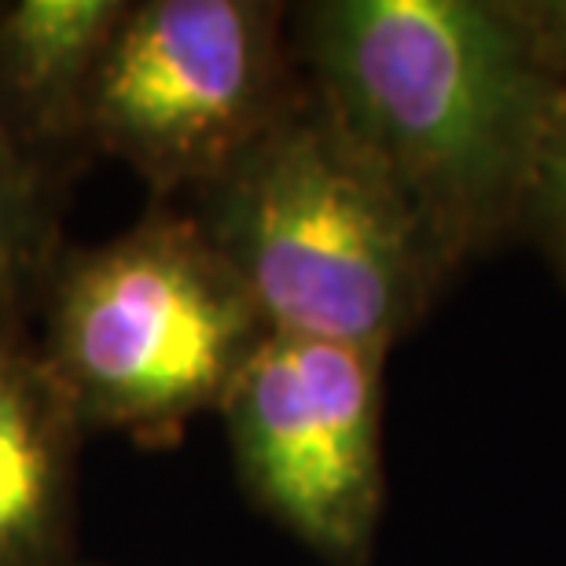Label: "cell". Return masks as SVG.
Masks as SVG:
<instances>
[{"label":"cell","instance_id":"obj_2","mask_svg":"<svg viewBox=\"0 0 566 566\" xmlns=\"http://www.w3.org/2000/svg\"><path fill=\"white\" fill-rule=\"evenodd\" d=\"M191 213L273 335L390 354L457 273L313 93L196 191Z\"/></svg>","mask_w":566,"mask_h":566},{"label":"cell","instance_id":"obj_8","mask_svg":"<svg viewBox=\"0 0 566 566\" xmlns=\"http://www.w3.org/2000/svg\"><path fill=\"white\" fill-rule=\"evenodd\" d=\"M44 169L0 118V316L22 321L52 273V221Z\"/></svg>","mask_w":566,"mask_h":566},{"label":"cell","instance_id":"obj_10","mask_svg":"<svg viewBox=\"0 0 566 566\" xmlns=\"http://www.w3.org/2000/svg\"><path fill=\"white\" fill-rule=\"evenodd\" d=\"M518 11L534 33L541 55L566 88V0H518Z\"/></svg>","mask_w":566,"mask_h":566},{"label":"cell","instance_id":"obj_5","mask_svg":"<svg viewBox=\"0 0 566 566\" xmlns=\"http://www.w3.org/2000/svg\"><path fill=\"white\" fill-rule=\"evenodd\" d=\"M387 357L269 335L221 405L247 496L332 566H368L376 548Z\"/></svg>","mask_w":566,"mask_h":566},{"label":"cell","instance_id":"obj_9","mask_svg":"<svg viewBox=\"0 0 566 566\" xmlns=\"http://www.w3.org/2000/svg\"><path fill=\"white\" fill-rule=\"evenodd\" d=\"M526 229L541 235V243L548 247V254L566 273V93L556 111V122H552L545 155H541L537 185L526 210Z\"/></svg>","mask_w":566,"mask_h":566},{"label":"cell","instance_id":"obj_6","mask_svg":"<svg viewBox=\"0 0 566 566\" xmlns=\"http://www.w3.org/2000/svg\"><path fill=\"white\" fill-rule=\"evenodd\" d=\"M82 438L38 338L0 316V566H71Z\"/></svg>","mask_w":566,"mask_h":566},{"label":"cell","instance_id":"obj_7","mask_svg":"<svg viewBox=\"0 0 566 566\" xmlns=\"http://www.w3.org/2000/svg\"><path fill=\"white\" fill-rule=\"evenodd\" d=\"M129 0L0 4V118L41 169L85 147V111Z\"/></svg>","mask_w":566,"mask_h":566},{"label":"cell","instance_id":"obj_3","mask_svg":"<svg viewBox=\"0 0 566 566\" xmlns=\"http://www.w3.org/2000/svg\"><path fill=\"white\" fill-rule=\"evenodd\" d=\"M269 335L196 213L158 207L52 265L38 349L85 434L158 449L177 446L196 416L221 412Z\"/></svg>","mask_w":566,"mask_h":566},{"label":"cell","instance_id":"obj_4","mask_svg":"<svg viewBox=\"0 0 566 566\" xmlns=\"http://www.w3.org/2000/svg\"><path fill=\"white\" fill-rule=\"evenodd\" d=\"M310 85L273 0H129L85 111V147L155 199L196 196L302 104Z\"/></svg>","mask_w":566,"mask_h":566},{"label":"cell","instance_id":"obj_1","mask_svg":"<svg viewBox=\"0 0 566 566\" xmlns=\"http://www.w3.org/2000/svg\"><path fill=\"white\" fill-rule=\"evenodd\" d=\"M291 44L452 269L526 229L566 88L518 0H313L291 8Z\"/></svg>","mask_w":566,"mask_h":566}]
</instances>
